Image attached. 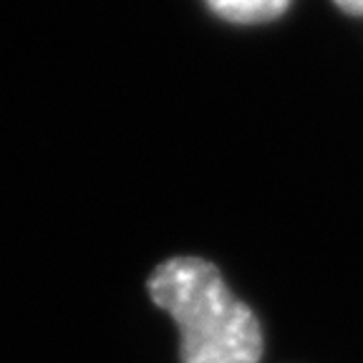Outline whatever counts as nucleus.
Returning a JSON list of instances; mask_svg holds the SVG:
<instances>
[{
    "label": "nucleus",
    "instance_id": "1",
    "mask_svg": "<svg viewBox=\"0 0 363 363\" xmlns=\"http://www.w3.org/2000/svg\"><path fill=\"white\" fill-rule=\"evenodd\" d=\"M147 290L179 328L182 363H260V320L212 262L172 257L152 272Z\"/></svg>",
    "mask_w": 363,
    "mask_h": 363
},
{
    "label": "nucleus",
    "instance_id": "2",
    "mask_svg": "<svg viewBox=\"0 0 363 363\" xmlns=\"http://www.w3.org/2000/svg\"><path fill=\"white\" fill-rule=\"evenodd\" d=\"M207 6L225 21L265 23L285 13L290 0H207Z\"/></svg>",
    "mask_w": 363,
    "mask_h": 363
},
{
    "label": "nucleus",
    "instance_id": "3",
    "mask_svg": "<svg viewBox=\"0 0 363 363\" xmlns=\"http://www.w3.org/2000/svg\"><path fill=\"white\" fill-rule=\"evenodd\" d=\"M335 6L343 8L351 16H363V0H335Z\"/></svg>",
    "mask_w": 363,
    "mask_h": 363
}]
</instances>
